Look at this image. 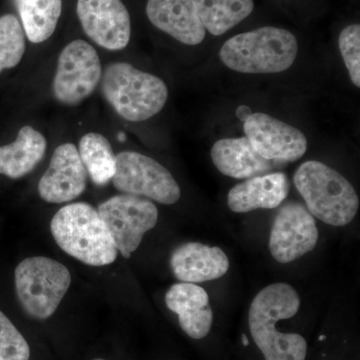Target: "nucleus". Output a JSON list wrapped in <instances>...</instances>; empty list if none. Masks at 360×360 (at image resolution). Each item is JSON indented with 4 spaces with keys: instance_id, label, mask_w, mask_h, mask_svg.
I'll list each match as a JSON object with an SVG mask.
<instances>
[{
    "instance_id": "1",
    "label": "nucleus",
    "mask_w": 360,
    "mask_h": 360,
    "mask_svg": "<svg viewBox=\"0 0 360 360\" xmlns=\"http://www.w3.org/2000/svg\"><path fill=\"white\" fill-rule=\"evenodd\" d=\"M300 298L288 283L270 284L253 298L248 314V326L255 345L265 360H305L307 342L297 333H279L276 323L295 316Z\"/></svg>"
},
{
    "instance_id": "2",
    "label": "nucleus",
    "mask_w": 360,
    "mask_h": 360,
    "mask_svg": "<svg viewBox=\"0 0 360 360\" xmlns=\"http://www.w3.org/2000/svg\"><path fill=\"white\" fill-rule=\"evenodd\" d=\"M297 54L295 34L283 28L264 26L227 40L220 49L219 58L236 72L269 75L288 70Z\"/></svg>"
},
{
    "instance_id": "3",
    "label": "nucleus",
    "mask_w": 360,
    "mask_h": 360,
    "mask_svg": "<svg viewBox=\"0 0 360 360\" xmlns=\"http://www.w3.org/2000/svg\"><path fill=\"white\" fill-rule=\"evenodd\" d=\"M51 231L59 248L70 257L91 266H104L117 258L110 232L94 206L75 202L54 215Z\"/></svg>"
},
{
    "instance_id": "4",
    "label": "nucleus",
    "mask_w": 360,
    "mask_h": 360,
    "mask_svg": "<svg viewBox=\"0 0 360 360\" xmlns=\"http://www.w3.org/2000/svg\"><path fill=\"white\" fill-rule=\"evenodd\" d=\"M293 180L309 212L324 224L345 226L356 217V191L333 168L321 161H305L296 170Z\"/></svg>"
},
{
    "instance_id": "5",
    "label": "nucleus",
    "mask_w": 360,
    "mask_h": 360,
    "mask_svg": "<svg viewBox=\"0 0 360 360\" xmlns=\"http://www.w3.org/2000/svg\"><path fill=\"white\" fill-rule=\"evenodd\" d=\"M101 91L120 117L144 122L165 108L168 89L161 78L127 63H111L103 71Z\"/></svg>"
},
{
    "instance_id": "6",
    "label": "nucleus",
    "mask_w": 360,
    "mask_h": 360,
    "mask_svg": "<svg viewBox=\"0 0 360 360\" xmlns=\"http://www.w3.org/2000/svg\"><path fill=\"white\" fill-rule=\"evenodd\" d=\"M14 277L21 307L39 321L53 315L71 283L68 267L45 257L25 258L16 266Z\"/></svg>"
},
{
    "instance_id": "7",
    "label": "nucleus",
    "mask_w": 360,
    "mask_h": 360,
    "mask_svg": "<svg viewBox=\"0 0 360 360\" xmlns=\"http://www.w3.org/2000/svg\"><path fill=\"white\" fill-rule=\"evenodd\" d=\"M112 184L122 193L146 198L161 205H174L181 195L179 184L167 168L135 151L116 155Z\"/></svg>"
},
{
    "instance_id": "8",
    "label": "nucleus",
    "mask_w": 360,
    "mask_h": 360,
    "mask_svg": "<svg viewBox=\"0 0 360 360\" xmlns=\"http://www.w3.org/2000/svg\"><path fill=\"white\" fill-rule=\"evenodd\" d=\"M97 212L124 258L131 257L144 234L155 229L158 220V210L153 201L125 193L103 201Z\"/></svg>"
},
{
    "instance_id": "9",
    "label": "nucleus",
    "mask_w": 360,
    "mask_h": 360,
    "mask_svg": "<svg viewBox=\"0 0 360 360\" xmlns=\"http://www.w3.org/2000/svg\"><path fill=\"white\" fill-rule=\"evenodd\" d=\"M101 77L103 66L96 49L85 40H73L59 54L53 96L65 105H78L94 94Z\"/></svg>"
},
{
    "instance_id": "10",
    "label": "nucleus",
    "mask_w": 360,
    "mask_h": 360,
    "mask_svg": "<svg viewBox=\"0 0 360 360\" xmlns=\"http://www.w3.org/2000/svg\"><path fill=\"white\" fill-rule=\"evenodd\" d=\"M319 229L314 215L302 203L290 202L276 213L269 236V251L279 264H290L314 250Z\"/></svg>"
},
{
    "instance_id": "11",
    "label": "nucleus",
    "mask_w": 360,
    "mask_h": 360,
    "mask_svg": "<svg viewBox=\"0 0 360 360\" xmlns=\"http://www.w3.org/2000/svg\"><path fill=\"white\" fill-rule=\"evenodd\" d=\"M243 130L251 146L265 160L291 162L307 153V136L300 129L266 113H251Z\"/></svg>"
},
{
    "instance_id": "12",
    "label": "nucleus",
    "mask_w": 360,
    "mask_h": 360,
    "mask_svg": "<svg viewBox=\"0 0 360 360\" xmlns=\"http://www.w3.org/2000/svg\"><path fill=\"white\" fill-rule=\"evenodd\" d=\"M77 13L84 32L108 51H122L129 44L131 21L122 0H77Z\"/></svg>"
},
{
    "instance_id": "13",
    "label": "nucleus",
    "mask_w": 360,
    "mask_h": 360,
    "mask_svg": "<svg viewBox=\"0 0 360 360\" xmlns=\"http://www.w3.org/2000/svg\"><path fill=\"white\" fill-rule=\"evenodd\" d=\"M86 169L77 146L63 143L52 155L51 163L39 182L40 198L49 203L68 202L79 198L87 184Z\"/></svg>"
},
{
    "instance_id": "14",
    "label": "nucleus",
    "mask_w": 360,
    "mask_h": 360,
    "mask_svg": "<svg viewBox=\"0 0 360 360\" xmlns=\"http://www.w3.org/2000/svg\"><path fill=\"white\" fill-rule=\"evenodd\" d=\"M146 15L161 32L186 45H198L206 30L198 18L193 0H148Z\"/></svg>"
},
{
    "instance_id": "15",
    "label": "nucleus",
    "mask_w": 360,
    "mask_h": 360,
    "mask_svg": "<svg viewBox=\"0 0 360 360\" xmlns=\"http://www.w3.org/2000/svg\"><path fill=\"white\" fill-rule=\"evenodd\" d=\"M170 267L181 283H205L226 274L229 259L224 251L217 246L186 243L172 251Z\"/></svg>"
},
{
    "instance_id": "16",
    "label": "nucleus",
    "mask_w": 360,
    "mask_h": 360,
    "mask_svg": "<svg viewBox=\"0 0 360 360\" xmlns=\"http://www.w3.org/2000/svg\"><path fill=\"white\" fill-rule=\"evenodd\" d=\"M168 309L179 316L180 328L194 340H202L210 333L213 312L205 288L194 283H175L165 295Z\"/></svg>"
},
{
    "instance_id": "17",
    "label": "nucleus",
    "mask_w": 360,
    "mask_h": 360,
    "mask_svg": "<svg viewBox=\"0 0 360 360\" xmlns=\"http://www.w3.org/2000/svg\"><path fill=\"white\" fill-rule=\"evenodd\" d=\"M290 193V181L283 172L251 177L229 191L227 205L231 212L246 213L253 210L278 207Z\"/></svg>"
},
{
    "instance_id": "18",
    "label": "nucleus",
    "mask_w": 360,
    "mask_h": 360,
    "mask_svg": "<svg viewBox=\"0 0 360 360\" xmlns=\"http://www.w3.org/2000/svg\"><path fill=\"white\" fill-rule=\"evenodd\" d=\"M210 155L215 167L232 179H248L274 169L272 161L262 158L246 136L219 139L213 144Z\"/></svg>"
},
{
    "instance_id": "19",
    "label": "nucleus",
    "mask_w": 360,
    "mask_h": 360,
    "mask_svg": "<svg viewBox=\"0 0 360 360\" xmlns=\"http://www.w3.org/2000/svg\"><path fill=\"white\" fill-rule=\"evenodd\" d=\"M44 135L25 125L21 127L15 141L0 146V174L18 179L32 172L46 153Z\"/></svg>"
},
{
    "instance_id": "20",
    "label": "nucleus",
    "mask_w": 360,
    "mask_h": 360,
    "mask_svg": "<svg viewBox=\"0 0 360 360\" xmlns=\"http://www.w3.org/2000/svg\"><path fill=\"white\" fill-rule=\"evenodd\" d=\"M205 30L220 37L245 20L255 8L253 0H193Z\"/></svg>"
},
{
    "instance_id": "21",
    "label": "nucleus",
    "mask_w": 360,
    "mask_h": 360,
    "mask_svg": "<svg viewBox=\"0 0 360 360\" xmlns=\"http://www.w3.org/2000/svg\"><path fill=\"white\" fill-rule=\"evenodd\" d=\"M21 25L32 44L46 41L56 32L63 0H15Z\"/></svg>"
},
{
    "instance_id": "22",
    "label": "nucleus",
    "mask_w": 360,
    "mask_h": 360,
    "mask_svg": "<svg viewBox=\"0 0 360 360\" xmlns=\"http://www.w3.org/2000/svg\"><path fill=\"white\" fill-rule=\"evenodd\" d=\"M77 150L94 184L105 186L112 179L116 170V155L106 137L96 132L85 134L80 139Z\"/></svg>"
},
{
    "instance_id": "23",
    "label": "nucleus",
    "mask_w": 360,
    "mask_h": 360,
    "mask_svg": "<svg viewBox=\"0 0 360 360\" xmlns=\"http://www.w3.org/2000/svg\"><path fill=\"white\" fill-rule=\"evenodd\" d=\"M25 52V32L13 14L0 18V73L20 65Z\"/></svg>"
},
{
    "instance_id": "24",
    "label": "nucleus",
    "mask_w": 360,
    "mask_h": 360,
    "mask_svg": "<svg viewBox=\"0 0 360 360\" xmlns=\"http://www.w3.org/2000/svg\"><path fill=\"white\" fill-rule=\"evenodd\" d=\"M30 348L20 330L0 310V360H30Z\"/></svg>"
},
{
    "instance_id": "25",
    "label": "nucleus",
    "mask_w": 360,
    "mask_h": 360,
    "mask_svg": "<svg viewBox=\"0 0 360 360\" xmlns=\"http://www.w3.org/2000/svg\"><path fill=\"white\" fill-rule=\"evenodd\" d=\"M338 45L352 84L360 87V25H350L340 32Z\"/></svg>"
},
{
    "instance_id": "26",
    "label": "nucleus",
    "mask_w": 360,
    "mask_h": 360,
    "mask_svg": "<svg viewBox=\"0 0 360 360\" xmlns=\"http://www.w3.org/2000/svg\"><path fill=\"white\" fill-rule=\"evenodd\" d=\"M251 110L248 106L241 105L239 106L238 110H236V115L238 116L239 120H243V122H245L246 118L248 117L251 115Z\"/></svg>"
},
{
    "instance_id": "27",
    "label": "nucleus",
    "mask_w": 360,
    "mask_h": 360,
    "mask_svg": "<svg viewBox=\"0 0 360 360\" xmlns=\"http://www.w3.org/2000/svg\"><path fill=\"white\" fill-rule=\"evenodd\" d=\"M94 360H103V359H94Z\"/></svg>"
}]
</instances>
